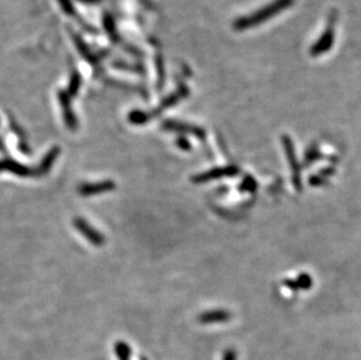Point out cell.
<instances>
[{
    "instance_id": "cell-1",
    "label": "cell",
    "mask_w": 361,
    "mask_h": 360,
    "mask_svg": "<svg viewBox=\"0 0 361 360\" xmlns=\"http://www.w3.org/2000/svg\"><path fill=\"white\" fill-rule=\"evenodd\" d=\"M293 4V0H274V2L268 4L267 6L259 8L253 14L242 16L238 18L236 22L234 23V28L237 31H245V29L253 28L262 25L274 18V16L278 15L280 12L290 7Z\"/></svg>"
},
{
    "instance_id": "cell-2",
    "label": "cell",
    "mask_w": 361,
    "mask_h": 360,
    "mask_svg": "<svg viewBox=\"0 0 361 360\" xmlns=\"http://www.w3.org/2000/svg\"><path fill=\"white\" fill-rule=\"evenodd\" d=\"M335 23H337V13L332 12L323 34L319 36L317 43H314L311 49H310V54H311L312 56L322 55V54L327 53L332 48L335 37Z\"/></svg>"
},
{
    "instance_id": "cell-3",
    "label": "cell",
    "mask_w": 361,
    "mask_h": 360,
    "mask_svg": "<svg viewBox=\"0 0 361 360\" xmlns=\"http://www.w3.org/2000/svg\"><path fill=\"white\" fill-rule=\"evenodd\" d=\"M75 227H76L77 231L83 234V235L86 236V238L88 241H90L91 244H94L96 246H101L104 244V241H106V238L102 235V234L98 233L97 231H95L94 228L90 227L89 224L85 221L81 217H77V219H75L74 221Z\"/></svg>"
},
{
    "instance_id": "cell-4",
    "label": "cell",
    "mask_w": 361,
    "mask_h": 360,
    "mask_svg": "<svg viewBox=\"0 0 361 360\" xmlns=\"http://www.w3.org/2000/svg\"><path fill=\"white\" fill-rule=\"evenodd\" d=\"M283 146L285 150V153H287V157L289 159V162H290V166L292 170V179H293V184H295L296 188L298 190H300V172H299V165H298V163L296 161V156H295V151H293V146H292V142L289 137L284 136L283 137Z\"/></svg>"
},
{
    "instance_id": "cell-5",
    "label": "cell",
    "mask_w": 361,
    "mask_h": 360,
    "mask_svg": "<svg viewBox=\"0 0 361 360\" xmlns=\"http://www.w3.org/2000/svg\"><path fill=\"white\" fill-rule=\"evenodd\" d=\"M113 188H115V183L111 180H107V182L97 184H83L78 187V193L82 195H92L112 191Z\"/></svg>"
},
{
    "instance_id": "cell-6",
    "label": "cell",
    "mask_w": 361,
    "mask_h": 360,
    "mask_svg": "<svg viewBox=\"0 0 361 360\" xmlns=\"http://www.w3.org/2000/svg\"><path fill=\"white\" fill-rule=\"evenodd\" d=\"M236 173H237L236 167H233V166L219 167V169L211 170V171H208V172H206V173L196 175V177L194 178V180H195V183H206V182H208V180H211V179L226 177V175H235Z\"/></svg>"
},
{
    "instance_id": "cell-7",
    "label": "cell",
    "mask_w": 361,
    "mask_h": 360,
    "mask_svg": "<svg viewBox=\"0 0 361 360\" xmlns=\"http://www.w3.org/2000/svg\"><path fill=\"white\" fill-rule=\"evenodd\" d=\"M2 170H8L11 172H13L18 175H23V177H28V175H35L36 172L34 170L29 169L27 166H24L19 163L11 162V161H4L0 162V171Z\"/></svg>"
},
{
    "instance_id": "cell-8",
    "label": "cell",
    "mask_w": 361,
    "mask_h": 360,
    "mask_svg": "<svg viewBox=\"0 0 361 360\" xmlns=\"http://www.w3.org/2000/svg\"><path fill=\"white\" fill-rule=\"evenodd\" d=\"M164 127L169 130H174V131H179V132L194 133V136H198L200 138H203L205 136V131L203 129L196 128V127H191V125H187V124H182V123H177V122H166V123H164Z\"/></svg>"
},
{
    "instance_id": "cell-9",
    "label": "cell",
    "mask_w": 361,
    "mask_h": 360,
    "mask_svg": "<svg viewBox=\"0 0 361 360\" xmlns=\"http://www.w3.org/2000/svg\"><path fill=\"white\" fill-rule=\"evenodd\" d=\"M230 318V315L227 311H211L208 313H204L199 317V319L203 322V323H216V322H225L228 321Z\"/></svg>"
},
{
    "instance_id": "cell-10",
    "label": "cell",
    "mask_w": 361,
    "mask_h": 360,
    "mask_svg": "<svg viewBox=\"0 0 361 360\" xmlns=\"http://www.w3.org/2000/svg\"><path fill=\"white\" fill-rule=\"evenodd\" d=\"M58 156V149H53L52 151H50L47 156L44 158L43 163H41V165L39 167V172L40 173H46L47 171L50 169V166L55 161V158Z\"/></svg>"
},
{
    "instance_id": "cell-11",
    "label": "cell",
    "mask_w": 361,
    "mask_h": 360,
    "mask_svg": "<svg viewBox=\"0 0 361 360\" xmlns=\"http://www.w3.org/2000/svg\"><path fill=\"white\" fill-rule=\"evenodd\" d=\"M296 282H297V288L300 287V288H306V289L311 287V283H312L311 278H310V276L305 275V274L300 275Z\"/></svg>"
},
{
    "instance_id": "cell-12",
    "label": "cell",
    "mask_w": 361,
    "mask_h": 360,
    "mask_svg": "<svg viewBox=\"0 0 361 360\" xmlns=\"http://www.w3.org/2000/svg\"><path fill=\"white\" fill-rule=\"evenodd\" d=\"M243 188H245V190L246 191H253L254 190V188L256 187V184H255V182H254V180L253 179H250V178H248V179H246L245 180V183H243Z\"/></svg>"
}]
</instances>
